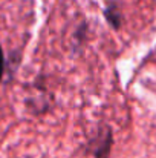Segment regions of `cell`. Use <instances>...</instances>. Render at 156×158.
I'll return each instance as SVG.
<instances>
[{"mask_svg": "<svg viewBox=\"0 0 156 158\" xmlns=\"http://www.w3.org/2000/svg\"><path fill=\"white\" fill-rule=\"evenodd\" d=\"M2 71H3V54H2V48H0V78H2Z\"/></svg>", "mask_w": 156, "mask_h": 158, "instance_id": "obj_1", "label": "cell"}]
</instances>
